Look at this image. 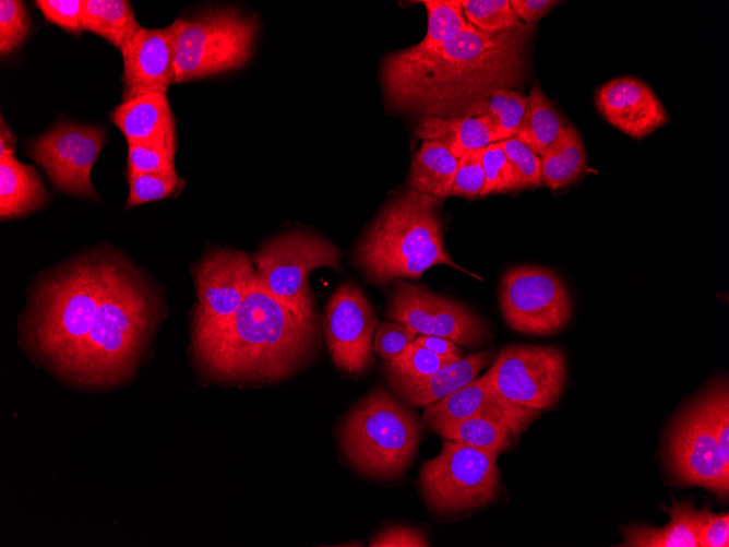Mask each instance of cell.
<instances>
[{"label":"cell","instance_id":"cell-1","mask_svg":"<svg viewBox=\"0 0 729 547\" xmlns=\"http://www.w3.org/2000/svg\"><path fill=\"white\" fill-rule=\"evenodd\" d=\"M533 25L485 33L471 24L442 43L387 55L381 84L390 105L422 117H462L474 102L522 84Z\"/></svg>","mask_w":729,"mask_h":547},{"label":"cell","instance_id":"cell-2","mask_svg":"<svg viewBox=\"0 0 729 547\" xmlns=\"http://www.w3.org/2000/svg\"><path fill=\"white\" fill-rule=\"evenodd\" d=\"M318 318H303L265 292L255 278L223 325L191 335L200 377L223 385L275 384L306 370L318 356Z\"/></svg>","mask_w":729,"mask_h":547},{"label":"cell","instance_id":"cell-3","mask_svg":"<svg viewBox=\"0 0 729 547\" xmlns=\"http://www.w3.org/2000/svg\"><path fill=\"white\" fill-rule=\"evenodd\" d=\"M164 294L118 252L96 318L67 382L104 390L136 371L165 316Z\"/></svg>","mask_w":729,"mask_h":547},{"label":"cell","instance_id":"cell-4","mask_svg":"<svg viewBox=\"0 0 729 547\" xmlns=\"http://www.w3.org/2000/svg\"><path fill=\"white\" fill-rule=\"evenodd\" d=\"M118 252L91 250L45 274L20 318V344L35 361L68 380L96 318Z\"/></svg>","mask_w":729,"mask_h":547},{"label":"cell","instance_id":"cell-5","mask_svg":"<svg viewBox=\"0 0 729 547\" xmlns=\"http://www.w3.org/2000/svg\"><path fill=\"white\" fill-rule=\"evenodd\" d=\"M439 204L410 188L393 197L357 245L355 266L379 286L420 278L438 264L463 270L445 249Z\"/></svg>","mask_w":729,"mask_h":547},{"label":"cell","instance_id":"cell-6","mask_svg":"<svg viewBox=\"0 0 729 547\" xmlns=\"http://www.w3.org/2000/svg\"><path fill=\"white\" fill-rule=\"evenodd\" d=\"M407 405L386 389L375 388L346 413L337 439L344 457L358 473L389 481L408 471L423 426Z\"/></svg>","mask_w":729,"mask_h":547},{"label":"cell","instance_id":"cell-7","mask_svg":"<svg viewBox=\"0 0 729 547\" xmlns=\"http://www.w3.org/2000/svg\"><path fill=\"white\" fill-rule=\"evenodd\" d=\"M174 25L176 83L241 68L252 57L258 22L234 8L178 19Z\"/></svg>","mask_w":729,"mask_h":547},{"label":"cell","instance_id":"cell-8","mask_svg":"<svg viewBox=\"0 0 729 547\" xmlns=\"http://www.w3.org/2000/svg\"><path fill=\"white\" fill-rule=\"evenodd\" d=\"M340 252L331 241L296 229L267 240L252 257L258 284L303 318H314L315 302L309 275L315 269L342 270Z\"/></svg>","mask_w":729,"mask_h":547},{"label":"cell","instance_id":"cell-9","mask_svg":"<svg viewBox=\"0 0 729 547\" xmlns=\"http://www.w3.org/2000/svg\"><path fill=\"white\" fill-rule=\"evenodd\" d=\"M418 485L427 507L440 516L479 509L498 495L497 456L443 439L439 454L421 465Z\"/></svg>","mask_w":729,"mask_h":547},{"label":"cell","instance_id":"cell-10","mask_svg":"<svg viewBox=\"0 0 729 547\" xmlns=\"http://www.w3.org/2000/svg\"><path fill=\"white\" fill-rule=\"evenodd\" d=\"M500 305L506 324L527 334H555L565 328L572 316L564 282L540 266L510 269L501 281Z\"/></svg>","mask_w":729,"mask_h":547},{"label":"cell","instance_id":"cell-11","mask_svg":"<svg viewBox=\"0 0 729 547\" xmlns=\"http://www.w3.org/2000/svg\"><path fill=\"white\" fill-rule=\"evenodd\" d=\"M386 317L420 335L444 337L467 348L490 337L486 322L464 304L403 280H396L389 294Z\"/></svg>","mask_w":729,"mask_h":547},{"label":"cell","instance_id":"cell-12","mask_svg":"<svg viewBox=\"0 0 729 547\" xmlns=\"http://www.w3.org/2000/svg\"><path fill=\"white\" fill-rule=\"evenodd\" d=\"M485 374L505 399L543 411L552 407L562 395L565 355L555 346L511 345L500 350Z\"/></svg>","mask_w":729,"mask_h":547},{"label":"cell","instance_id":"cell-13","mask_svg":"<svg viewBox=\"0 0 729 547\" xmlns=\"http://www.w3.org/2000/svg\"><path fill=\"white\" fill-rule=\"evenodd\" d=\"M192 275L198 301L191 320V335L226 323L256 278L251 257L229 248L213 249L203 254L193 265Z\"/></svg>","mask_w":729,"mask_h":547},{"label":"cell","instance_id":"cell-14","mask_svg":"<svg viewBox=\"0 0 729 547\" xmlns=\"http://www.w3.org/2000/svg\"><path fill=\"white\" fill-rule=\"evenodd\" d=\"M105 143L99 127L59 123L28 145L52 185L69 194L96 200L91 169Z\"/></svg>","mask_w":729,"mask_h":547},{"label":"cell","instance_id":"cell-15","mask_svg":"<svg viewBox=\"0 0 729 547\" xmlns=\"http://www.w3.org/2000/svg\"><path fill=\"white\" fill-rule=\"evenodd\" d=\"M379 319L362 290L352 283L340 285L330 297L324 314V336L335 366L362 374L374 364L372 343Z\"/></svg>","mask_w":729,"mask_h":547},{"label":"cell","instance_id":"cell-16","mask_svg":"<svg viewBox=\"0 0 729 547\" xmlns=\"http://www.w3.org/2000/svg\"><path fill=\"white\" fill-rule=\"evenodd\" d=\"M667 466L680 484L705 487L720 498L728 495L729 460L694 404L678 417L670 430Z\"/></svg>","mask_w":729,"mask_h":547},{"label":"cell","instance_id":"cell-17","mask_svg":"<svg viewBox=\"0 0 729 547\" xmlns=\"http://www.w3.org/2000/svg\"><path fill=\"white\" fill-rule=\"evenodd\" d=\"M539 412L505 399L483 374L444 399L425 406L421 423L433 432L442 426L466 418L483 417L506 426L517 437L538 417Z\"/></svg>","mask_w":729,"mask_h":547},{"label":"cell","instance_id":"cell-18","mask_svg":"<svg viewBox=\"0 0 729 547\" xmlns=\"http://www.w3.org/2000/svg\"><path fill=\"white\" fill-rule=\"evenodd\" d=\"M123 58V100L165 93L176 83V29L142 28L120 50Z\"/></svg>","mask_w":729,"mask_h":547},{"label":"cell","instance_id":"cell-19","mask_svg":"<svg viewBox=\"0 0 729 547\" xmlns=\"http://www.w3.org/2000/svg\"><path fill=\"white\" fill-rule=\"evenodd\" d=\"M595 103L610 124L633 139L645 138L668 121L659 98L635 78L623 76L602 84Z\"/></svg>","mask_w":729,"mask_h":547},{"label":"cell","instance_id":"cell-20","mask_svg":"<svg viewBox=\"0 0 729 547\" xmlns=\"http://www.w3.org/2000/svg\"><path fill=\"white\" fill-rule=\"evenodd\" d=\"M128 144L176 146L174 115L165 93H148L123 100L110 114Z\"/></svg>","mask_w":729,"mask_h":547},{"label":"cell","instance_id":"cell-21","mask_svg":"<svg viewBox=\"0 0 729 547\" xmlns=\"http://www.w3.org/2000/svg\"><path fill=\"white\" fill-rule=\"evenodd\" d=\"M492 359V352L483 349L451 361L437 372L416 379L387 378L394 394L411 406H427L438 402L475 379Z\"/></svg>","mask_w":729,"mask_h":547},{"label":"cell","instance_id":"cell-22","mask_svg":"<svg viewBox=\"0 0 729 547\" xmlns=\"http://www.w3.org/2000/svg\"><path fill=\"white\" fill-rule=\"evenodd\" d=\"M49 200L39 175L31 165L14 155L0 157V217L26 216L41 209Z\"/></svg>","mask_w":729,"mask_h":547},{"label":"cell","instance_id":"cell-23","mask_svg":"<svg viewBox=\"0 0 729 547\" xmlns=\"http://www.w3.org/2000/svg\"><path fill=\"white\" fill-rule=\"evenodd\" d=\"M670 521L662 527L632 524L622 528L624 543L629 547H700L698 531L702 509L688 501H673L666 508Z\"/></svg>","mask_w":729,"mask_h":547},{"label":"cell","instance_id":"cell-24","mask_svg":"<svg viewBox=\"0 0 729 547\" xmlns=\"http://www.w3.org/2000/svg\"><path fill=\"white\" fill-rule=\"evenodd\" d=\"M416 133L422 140L437 141L459 158L464 153L498 142L489 124L476 117H421Z\"/></svg>","mask_w":729,"mask_h":547},{"label":"cell","instance_id":"cell-25","mask_svg":"<svg viewBox=\"0 0 729 547\" xmlns=\"http://www.w3.org/2000/svg\"><path fill=\"white\" fill-rule=\"evenodd\" d=\"M456 169L457 158L446 146L423 140L413 157L407 185L441 201L451 195Z\"/></svg>","mask_w":729,"mask_h":547},{"label":"cell","instance_id":"cell-26","mask_svg":"<svg viewBox=\"0 0 729 547\" xmlns=\"http://www.w3.org/2000/svg\"><path fill=\"white\" fill-rule=\"evenodd\" d=\"M80 20L83 31L101 36L120 50L142 29L126 0H82Z\"/></svg>","mask_w":729,"mask_h":547},{"label":"cell","instance_id":"cell-27","mask_svg":"<svg viewBox=\"0 0 729 547\" xmlns=\"http://www.w3.org/2000/svg\"><path fill=\"white\" fill-rule=\"evenodd\" d=\"M542 182L557 190L575 181L584 171L586 152L579 133L564 126L559 135L540 155Z\"/></svg>","mask_w":729,"mask_h":547},{"label":"cell","instance_id":"cell-28","mask_svg":"<svg viewBox=\"0 0 729 547\" xmlns=\"http://www.w3.org/2000/svg\"><path fill=\"white\" fill-rule=\"evenodd\" d=\"M526 103L527 96L522 92L499 88L470 104L463 116L483 119L499 142L515 136Z\"/></svg>","mask_w":729,"mask_h":547},{"label":"cell","instance_id":"cell-29","mask_svg":"<svg viewBox=\"0 0 729 547\" xmlns=\"http://www.w3.org/2000/svg\"><path fill=\"white\" fill-rule=\"evenodd\" d=\"M564 126L552 103L540 86L535 84L527 96L525 112L515 138L540 156Z\"/></svg>","mask_w":729,"mask_h":547},{"label":"cell","instance_id":"cell-30","mask_svg":"<svg viewBox=\"0 0 729 547\" xmlns=\"http://www.w3.org/2000/svg\"><path fill=\"white\" fill-rule=\"evenodd\" d=\"M442 439L461 442L497 456L507 450L516 436L506 426L483 417H470L433 431Z\"/></svg>","mask_w":729,"mask_h":547},{"label":"cell","instance_id":"cell-31","mask_svg":"<svg viewBox=\"0 0 729 547\" xmlns=\"http://www.w3.org/2000/svg\"><path fill=\"white\" fill-rule=\"evenodd\" d=\"M428 14V29L419 48H427L444 41L454 34L466 28L470 23L466 20L461 0H423Z\"/></svg>","mask_w":729,"mask_h":547},{"label":"cell","instance_id":"cell-32","mask_svg":"<svg viewBox=\"0 0 729 547\" xmlns=\"http://www.w3.org/2000/svg\"><path fill=\"white\" fill-rule=\"evenodd\" d=\"M466 20L485 33H499L522 26L509 0H462Z\"/></svg>","mask_w":729,"mask_h":547},{"label":"cell","instance_id":"cell-33","mask_svg":"<svg viewBox=\"0 0 729 547\" xmlns=\"http://www.w3.org/2000/svg\"><path fill=\"white\" fill-rule=\"evenodd\" d=\"M694 406L715 437L724 456L729 460V394L726 384L708 389Z\"/></svg>","mask_w":729,"mask_h":547},{"label":"cell","instance_id":"cell-34","mask_svg":"<svg viewBox=\"0 0 729 547\" xmlns=\"http://www.w3.org/2000/svg\"><path fill=\"white\" fill-rule=\"evenodd\" d=\"M447 362L413 342L399 355L384 361L383 372L386 379H416L437 372Z\"/></svg>","mask_w":729,"mask_h":547},{"label":"cell","instance_id":"cell-35","mask_svg":"<svg viewBox=\"0 0 729 547\" xmlns=\"http://www.w3.org/2000/svg\"><path fill=\"white\" fill-rule=\"evenodd\" d=\"M128 182L126 209L168 198L178 193L184 183L177 173L128 175Z\"/></svg>","mask_w":729,"mask_h":547},{"label":"cell","instance_id":"cell-36","mask_svg":"<svg viewBox=\"0 0 729 547\" xmlns=\"http://www.w3.org/2000/svg\"><path fill=\"white\" fill-rule=\"evenodd\" d=\"M504 151L514 176V190L543 185L540 156L515 136L498 142Z\"/></svg>","mask_w":729,"mask_h":547},{"label":"cell","instance_id":"cell-37","mask_svg":"<svg viewBox=\"0 0 729 547\" xmlns=\"http://www.w3.org/2000/svg\"><path fill=\"white\" fill-rule=\"evenodd\" d=\"M176 146L128 144V175L174 174Z\"/></svg>","mask_w":729,"mask_h":547},{"label":"cell","instance_id":"cell-38","mask_svg":"<svg viewBox=\"0 0 729 547\" xmlns=\"http://www.w3.org/2000/svg\"><path fill=\"white\" fill-rule=\"evenodd\" d=\"M29 19L25 4L19 0L0 1V52L5 56L26 38Z\"/></svg>","mask_w":729,"mask_h":547},{"label":"cell","instance_id":"cell-39","mask_svg":"<svg viewBox=\"0 0 729 547\" xmlns=\"http://www.w3.org/2000/svg\"><path fill=\"white\" fill-rule=\"evenodd\" d=\"M485 183L479 197L514 190V176L507 157L498 142L483 150Z\"/></svg>","mask_w":729,"mask_h":547},{"label":"cell","instance_id":"cell-40","mask_svg":"<svg viewBox=\"0 0 729 547\" xmlns=\"http://www.w3.org/2000/svg\"><path fill=\"white\" fill-rule=\"evenodd\" d=\"M485 147L464 153L457 158V169L451 195L475 199L485 183L482 155Z\"/></svg>","mask_w":729,"mask_h":547},{"label":"cell","instance_id":"cell-41","mask_svg":"<svg viewBox=\"0 0 729 547\" xmlns=\"http://www.w3.org/2000/svg\"><path fill=\"white\" fill-rule=\"evenodd\" d=\"M418 333L405 324L394 321L383 322L375 331L372 352L384 361L390 360L415 342Z\"/></svg>","mask_w":729,"mask_h":547},{"label":"cell","instance_id":"cell-42","mask_svg":"<svg viewBox=\"0 0 729 547\" xmlns=\"http://www.w3.org/2000/svg\"><path fill=\"white\" fill-rule=\"evenodd\" d=\"M35 3L48 22L73 34L83 31L80 20L82 0H38Z\"/></svg>","mask_w":729,"mask_h":547},{"label":"cell","instance_id":"cell-43","mask_svg":"<svg viewBox=\"0 0 729 547\" xmlns=\"http://www.w3.org/2000/svg\"><path fill=\"white\" fill-rule=\"evenodd\" d=\"M700 547L729 546V514H715L707 508L702 509V520L698 531Z\"/></svg>","mask_w":729,"mask_h":547},{"label":"cell","instance_id":"cell-44","mask_svg":"<svg viewBox=\"0 0 729 547\" xmlns=\"http://www.w3.org/2000/svg\"><path fill=\"white\" fill-rule=\"evenodd\" d=\"M371 547H427V537L413 527L393 526L380 532L369 543Z\"/></svg>","mask_w":729,"mask_h":547},{"label":"cell","instance_id":"cell-45","mask_svg":"<svg viewBox=\"0 0 729 547\" xmlns=\"http://www.w3.org/2000/svg\"><path fill=\"white\" fill-rule=\"evenodd\" d=\"M554 0H511L510 4L516 16L525 24L531 25L557 4Z\"/></svg>","mask_w":729,"mask_h":547},{"label":"cell","instance_id":"cell-46","mask_svg":"<svg viewBox=\"0 0 729 547\" xmlns=\"http://www.w3.org/2000/svg\"><path fill=\"white\" fill-rule=\"evenodd\" d=\"M415 342L446 361H455L463 357L464 350L453 341L431 335H419Z\"/></svg>","mask_w":729,"mask_h":547},{"label":"cell","instance_id":"cell-47","mask_svg":"<svg viewBox=\"0 0 729 547\" xmlns=\"http://www.w3.org/2000/svg\"><path fill=\"white\" fill-rule=\"evenodd\" d=\"M16 138L1 118L0 126V157L14 155Z\"/></svg>","mask_w":729,"mask_h":547}]
</instances>
